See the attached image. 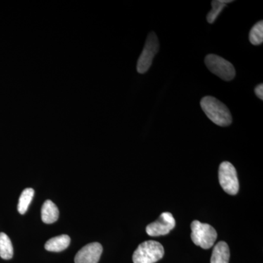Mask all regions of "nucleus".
Here are the masks:
<instances>
[{
	"mask_svg": "<svg viewBox=\"0 0 263 263\" xmlns=\"http://www.w3.org/2000/svg\"><path fill=\"white\" fill-rule=\"evenodd\" d=\"M159 48H160V44H159L157 34L153 32H150L147 37L144 48L137 64V71L139 73L143 74L148 70L152 66L155 55L159 51Z\"/></svg>",
	"mask_w": 263,
	"mask_h": 263,
	"instance_id": "obj_5",
	"label": "nucleus"
},
{
	"mask_svg": "<svg viewBox=\"0 0 263 263\" xmlns=\"http://www.w3.org/2000/svg\"><path fill=\"white\" fill-rule=\"evenodd\" d=\"M60 212L54 202L48 200L43 203L41 209V218L46 224H52L58 219Z\"/></svg>",
	"mask_w": 263,
	"mask_h": 263,
	"instance_id": "obj_11",
	"label": "nucleus"
},
{
	"mask_svg": "<svg viewBox=\"0 0 263 263\" xmlns=\"http://www.w3.org/2000/svg\"><path fill=\"white\" fill-rule=\"evenodd\" d=\"M219 181L226 193L235 195L239 190L236 170L229 162H221L219 168Z\"/></svg>",
	"mask_w": 263,
	"mask_h": 263,
	"instance_id": "obj_6",
	"label": "nucleus"
},
{
	"mask_svg": "<svg viewBox=\"0 0 263 263\" xmlns=\"http://www.w3.org/2000/svg\"><path fill=\"white\" fill-rule=\"evenodd\" d=\"M191 229V238L195 245L203 249L212 248L217 238V233L212 226L195 220L192 222Z\"/></svg>",
	"mask_w": 263,
	"mask_h": 263,
	"instance_id": "obj_3",
	"label": "nucleus"
},
{
	"mask_svg": "<svg viewBox=\"0 0 263 263\" xmlns=\"http://www.w3.org/2000/svg\"><path fill=\"white\" fill-rule=\"evenodd\" d=\"M205 63L211 72L222 80L230 81L234 79V66L222 57L215 54L207 55L205 59Z\"/></svg>",
	"mask_w": 263,
	"mask_h": 263,
	"instance_id": "obj_4",
	"label": "nucleus"
},
{
	"mask_svg": "<svg viewBox=\"0 0 263 263\" xmlns=\"http://www.w3.org/2000/svg\"><path fill=\"white\" fill-rule=\"evenodd\" d=\"M255 94L260 100H263V84H259L254 89Z\"/></svg>",
	"mask_w": 263,
	"mask_h": 263,
	"instance_id": "obj_16",
	"label": "nucleus"
},
{
	"mask_svg": "<svg viewBox=\"0 0 263 263\" xmlns=\"http://www.w3.org/2000/svg\"><path fill=\"white\" fill-rule=\"evenodd\" d=\"M70 243V238L67 235H61L53 237L48 240L45 245V249L49 252H60L65 250Z\"/></svg>",
	"mask_w": 263,
	"mask_h": 263,
	"instance_id": "obj_10",
	"label": "nucleus"
},
{
	"mask_svg": "<svg viewBox=\"0 0 263 263\" xmlns=\"http://www.w3.org/2000/svg\"><path fill=\"white\" fill-rule=\"evenodd\" d=\"M249 41L254 46H259L263 42V22H257L251 29Z\"/></svg>",
	"mask_w": 263,
	"mask_h": 263,
	"instance_id": "obj_15",
	"label": "nucleus"
},
{
	"mask_svg": "<svg viewBox=\"0 0 263 263\" xmlns=\"http://www.w3.org/2000/svg\"><path fill=\"white\" fill-rule=\"evenodd\" d=\"M34 191L32 188H27L22 192L19 198L18 204V211L21 214H24L27 212L29 205L32 202L34 197Z\"/></svg>",
	"mask_w": 263,
	"mask_h": 263,
	"instance_id": "obj_13",
	"label": "nucleus"
},
{
	"mask_svg": "<svg viewBox=\"0 0 263 263\" xmlns=\"http://www.w3.org/2000/svg\"><path fill=\"white\" fill-rule=\"evenodd\" d=\"M102 253L103 247L100 243H89L76 254L75 263H98Z\"/></svg>",
	"mask_w": 263,
	"mask_h": 263,
	"instance_id": "obj_8",
	"label": "nucleus"
},
{
	"mask_svg": "<svg viewBox=\"0 0 263 263\" xmlns=\"http://www.w3.org/2000/svg\"><path fill=\"white\" fill-rule=\"evenodd\" d=\"M233 1H227V0H214L212 2V9L207 15V21L209 23L213 24L215 22L216 18L220 14L224 7L228 3Z\"/></svg>",
	"mask_w": 263,
	"mask_h": 263,
	"instance_id": "obj_14",
	"label": "nucleus"
},
{
	"mask_svg": "<svg viewBox=\"0 0 263 263\" xmlns=\"http://www.w3.org/2000/svg\"><path fill=\"white\" fill-rule=\"evenodd\" d=\"M200 106L207 117L216 125L227 127L233 122L228 107L214 97H204L200 101Z\"/></svg>",
	"mask_w": 263,
	"mask_h": 263,
	"instance_id": "obj_1",
	"label": "nucleus"
},
{
	"mask_svg": "<svg viewBox=\"0 0 263 263\" xmlns=\"http://www.w3.org/2000/svg\"><path fill=\"white\" fill-rule=\"evenodd\" d=\"M230 249L228 243L220 241L213 249L211 263H229Z\"/></svg>",
	"mask_w": 263,
	"mask_h": 263,
	"instance_id": "obj_9",
	"label": "nucleus"
},
{
	"mask_svg": "<svg viewBox=\"0 0 263 263\" xmlns=\"http://www.w3.org/2000/svg\"><path fill=\"white\" fill-rule=\"evenodd\" d=\"M175 226L176 221L173 214L170 212H164L157 220L146 227V233L153 237L167 235L174 229Z\"/></svg>",
	"mask_w": 263,
	"mask_h": 263,
	"instance_id": "obj_7",
	"label": "nucleus"
},
{
	"mask_svg": "<svg viewBox=\"0 0 263 263\" xmlns=\"http://www.w3.org/2000/svg\"><path fill=\"white\" fill-rule=\"evenodd\" d=\"M13 256V247L9 237L4 233H0V257L10 259Z\"/></svg>",
	"mask_w": 263,
	"mask_h": 263,
	"instance_id": "obj_12",
	"label": "nucleus"
},
{
	"mask_svg": "<svg viewBox=\"0 0 263 263\" xmlns=\"http://www.w3.org/2000/svg\"><path fill=\"white\" fill-rule=\"evenodd\" d=\"M163 246L155 240H147L138 246L133 256L134 263H155L163 257Z\"/></svg>",
	"mask_w": 263,
	"mask_h": 263,
	"instance_id": "obj_2",
	"label": "nucleus"
}]
</instances>
